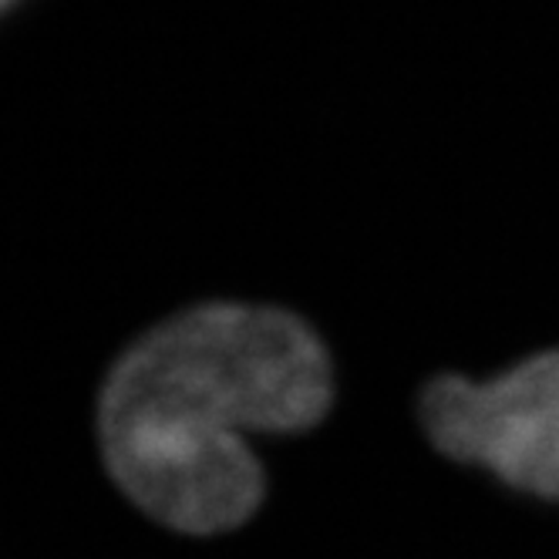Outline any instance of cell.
Wrapping results in <instances>:
<instances>
[{
    "label": "cell",
    "mask_w": 559,
    "mask_h": 559,
    "mask_svg": "<svg viewBox=\"0 0 559 559\" xmlns=\"http://www.w3.org/2000/svg\"><path fill=\"white\" fill-rule=\"evenodd\" d=\"M324 341L284 307L203 304L142 334L105 378L98 442L115 486L186 536L239 530L266 496L243 435H300L331 412Z\"/></svg>",
    "instance_id": "1"
},
{
    "label": "cell",
    "mask_w": 559,
    "mask_h": 559,
    "mask_svg": "<svg viewBox=\"0 0 559 559\" xmlns=\"http://www.w3.org/2000/svg\"><path fill=\"white\" fill-rule=\"evenodd\" d=\"M418 418L452 462L489 468L515 492L559 502V350L486 384L435 378L421 391Z\"/></svg>",
    "instance_id": "2"
},
{
    "label": "cell",
    "mask_w": 559,
    "mask_h": 559,
    "mask_svg": "<svg viewBox=\"0 0 559 559\" xmlns=\"http://www.w3.org/2000/svg\"><path fill=\"white\" fill-rule=\"evenodd\" d=\"M17 4V0H0V14H4L8 8H14Z\"/></svg>",
    "instance_id": "3"
}]
</instances>
